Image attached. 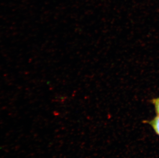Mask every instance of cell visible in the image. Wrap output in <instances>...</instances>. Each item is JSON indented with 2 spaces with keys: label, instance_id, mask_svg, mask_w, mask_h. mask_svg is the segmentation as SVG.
<instances>
[{
  "label": "cell",
  "instance_id": "2",
  "mask_svg": "<svg viewBox=\"0 0 159 158\" xmlns=\"http://www.w3.org/2000/svg\"><path fill=\"white\" fill-rule=\"evenodd\" d=\"M152 102L153 105L157 115L159 116V97L152 99Z\"/></svg>",
  "mask_w": 159,
  "mask_h": 158
},
{
  "label": "cell",
  "instance_id": "1",
  "mask_svg": "<svg viewBox=\"0 0 159 158\" xmlns=\"http://www.w3.org/2000/svg\"><path fill=\"white\" fill-rule=\"evenodd\" d=\"M146 123L152 127L157 135L159 137V116H155L152 119L146 121Z\"/></svg>",
  "mask_w": 159,
  "mask_h": 158
}]
</instances>
